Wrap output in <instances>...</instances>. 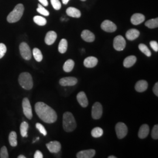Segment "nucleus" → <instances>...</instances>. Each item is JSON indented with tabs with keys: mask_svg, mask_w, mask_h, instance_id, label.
I'll use <instances>...</instances> for the list:
<instances>
[{
	"mask_svg": "<svg viewBox=\"0 0 158 158\" xmlns=\"http://www.w3.org/2000/svg\"><path fill=\"white\" fill-rule=\"evenodd\" d=\"M19 51L21 56L26 60H29L32 57V52L28 45L25 42H22L19 45Z\"/></svg>",
	"mask_w": 158,
	"mask_h": 158,
	"instance_id": "obj_5",
	"label": "nucleus"
},
{
	"mask_svg": "<svg viewBox=\"0 0 158 158\" xmlns=\"http://www.w3.org/2000/svg\"><path fill=\"white\" fill-rule=\"evenodd\" d=\"M140 32L136 29H131L126 33V38L130 40H134L139 37Z\"/></svg>",
	"mask_w": 158,
	"mask_h": 158,
	"instance_id": "obj_19",
	"label": "nucleus"
},
{
	"mask_svg": "<svg viewBox=\"0 0 158 158\" xmlns=\"http://www.w3.org/2000/svg\"><path fill=\"white\" fill-rule=\"evenodd\" d=\"M56 38V33L55 31H49L46 35L45 42L48 45H51L54 44Z\"/></svg>",
	"mask_w": 158,
	"mask_h": 158,
	"instance_id": "obj_17",
	"label": "nucleus"
},
{
	"mask_svg": "<svg viewBox=\"0 0 158 158\" xmlns=\"http://www.w3.org/2000/svg\"><path fill=\"white\" fill-rule=\"evenodd\" d=\"M152 137L153 139H158V125H156L153 127L152 131Z\"/></svg>",
	"mask_w": 158,
	"mask_h": 158,
	"instance_id": "obj_37",
	"label": "nucleus"
},
{
	"mask_svg": "<svg viewBox=\"0 0 158 158\" xmlns=\"http://www.w3.org/2000/svg\"><path fill=\"white\" fill-rule=\"evenodd\" d=\"M138 48H139V49L141 51L143 54H145L147 56L150 57L151 56V51L147 47V46L145 45V44H139L138 46Z\"/></svg>",
	"mask_w": 158,
	"mask_h": 158,
	"instance_id": "obj_32",
	"label": "nucleus"
},
{
	"mask_svg": "<svg viewBox=\"0 0 158 158\" xmlns=\"http://www.w3.org/2000/svg\"><path fill=\"white\" fill-rule=\"evenodd\" d=\"M29 125L27 122L23 121L20 126V132L23 137H28V130Z\"/></svg>",
	"mask_w": 158,
	"mask_h": 158,
	"instance_id": "obj_26",
	"label": "nucleus"
},
{
	"mask_svg": "<svg viewBox=\"0 0 158 158\" xmlns=\"http://www.w3.org/2000/svg\"><path fill=\"white\" fill-rule=\"evenodd\" d=\"M36 127L38 130H39V131L42 135H44V136L47 135V131L45 130V127H44V125H42L40 123H36Z\"/></svg>",
	"mask_w": 158,
	"mask_h": 158,
	"instance_id": "obj_36",
	"label": "nucleus"
},
{
	"mask_svg": "<svg viewBox=\"0 0 158 158\" xmlns=\"http://www.w3.org/2000/svg\"><path fill=\"white\" fill-rule=\"evenodd\" d=\"M23 112L25 117L29 119L32 118V110L31 103L28 98H24L23 100Z\"/></svg>",
	"mask_w": 158,
	"mask_h": 158,
	"instance_id": "obj_8",
	"label": "nucleus"
},
{
	"mask_svg": "<svg viewBox=\"0 0 158 158\" xmlns=\"http://www.w3.org/2000/svg\"><path fill=\"white\" fill-rule=\"evenodd\" d=\"M145 26L150 29L156 28L158 27V18H154L148 20L145 23Z\"/></svg>",
	"mask_w": 158,
	"mask_h": 158,
	"instance_id": "obj_28",
	"label": "nucleus"
},
{
	"mask_svg": "<svg viewBox=\"0 0 158 158\" xmlns=\"http://www.w3.org/2000/svg\"><path fill=\"white\" fill-rule=\"evenodd\" d=\"M136 62V57L135 56H129L127 57L124 60L123 65L125 68H129L132 67Z\"/></svg>",
	"mask_w": 158,
	"mask_h": 158,
	"instance_id": "obj_22",
	"label": "nucleus"
},
{
	"mask_svg": "<svg viewBox=\"0 0 158 158\" xmlns=\"http://www.w3.org/2000/svg\"><path fill=\"white\" fill-rule=\"evenodd\" d=\"M32 53H33V55H34L35 59L37 62H40L42 60L43 55H42V53L41 51H40L38 48H34Z\"/></svg>",
	"mask_w": 158,
	"mask_h": 158,
	"instance_id": "obj_29",
	"label": "nucleus"
},
{
	"mask_svg": "<svg viewBox=\"0 0 158 158\" xmlns=\"http://www.w3.org/2000/svg\"><path fill=\"white\" fill-rule=\"evenodd\" d=\"M148 86V85L147 81L142 80L138 81L136 83L135 89L136 91L142 93V92H143V91L147 90Z\"/></svg>",
	"mask_w": 158,
	"mask_h": 158,
	"instance_id": "obj_20",
	"label": "nucleus"
},
{
	"mask_svg": "<svg viewBox=\"0 0 158 158\" xmlns=\"http://www.w3.org/2000/svg\"><path fill=\"white\" fill-rule=\"evenodd\" d=\"M6 46L4 44L1 43L0 44V59L4 57L6 54Z\"/></svg>",
	"mask_w": 158,
	"mask_h": 158,
	"instance_id": "obj_38",
	"label": "nucleus"
},
{
	"mask_svg": "<svg viewBox=\"0 0 158 158\" xmlns=\"http://www.w3.org/2000/svg\"><path fill=\"white\" fill-rule=\"evenodd\" d=\"M34 21L40 26H44L47 23V21L45 18L38 15L34 17Z\"/></svg>",
	"mask_w": 158,
	"mask_h": 158,
	"instance_id": "obj_30",
	"label": "nucleus"
},
{
	"mask_svg": "<svg viewBox=\"0 0 158 158\" xmlns=\"http://www.w3.org/2000/svg\"><path fill=\"white\" fill-rule=\"evenodd\" d=\"M98 63V59L93 56L87 57L84 60V65L87 68H93L95 67Z\"/></svg>",
	"mask_w": 158,
	"mask_h": 158,
	"instance_id": "obj_18",
	"label": "nucleus"
},
{
	"mask_svg": "<svg viewBox=\"0 0 158 158\" xmlns=\"http://www.w3.org/2000/svg\"><path fill=\"white\" fill-rule=\"evenodd\" d=\"M76 122L73 114L70 112L64 113L63 116V127L64 130L67 132H72L76 128Z\"/></svg>",
	"mask_w": 158,
	"mask_h": 158,
	"instance_id": "obj_2",
	"label": "nucleus"
},
{
	"mask_svg": "<svg viewBox=\"0 0 158 158\" xmlns=\"http://www.w3.org/2000/svg\"><path fill=\"white\" fill-rule=\"evenodd\" d=\"M23 12L24 6L23 4H17L13 11L8 14L7 17V21L10 23H14L19 21L23 15Z\"/></svg>",
	"mask_w": 158,
	"mask_h": 158,
	"instance_id": "obj_3",
	"label": "nucleus"
},
{
	"mask_svg": "<svg viewBox=\"0 0 158 158\" xmlns=\"http://www.w3.org/2000/svg\"><path fill=\"white\" fill-rule=\"evenodd\" d=\"M108 158H116V157L115 156H109L108 157Z\"/></svg>",
	"mask_w": 158,
	"mask_h": 158,
	"instance_id": "obj_45",
	"label": "nucleus"
},
{
	"mask_svg": "<svg viewBox=\"0 0 158 158\" xmlns=\"http://www.w3.org/2000/svg\"><path fill=\"white\" fill-rule=\"evenodd\" d=\"M74 66V62L72 59L66 60L63 65V70L65 72H70L73 69Z\"/></svg>",
	"mask_w": 158,
	"mask_h": 158,
	"instance_id": "obj_24",
	"label": "nucleus"
},
{
	"mask_svg": "<svg viewBox=\"0 0 158 158\" xmlns=\"http://www.w3.org/2000/svg\"><path fill=\"white\" fill-rule=\"evenodd\" d=\"M39 139H40V138H36V140H39Z\"/></svg>",
	"mask_w": 158,
	"mask_h": 158,
	"instance_id": "obj_46",
	"label": "nucleus"
},
{
	"mask_svg": "<svg viewBox=\"0 0 158 158\" xmlns=\"http://www.w3.org/2000/svg\"><path fill=\"white\" fill-rule=\"evenodd\" d=\"M69 0H62L63 4L64 5H66L69 2Z\"/></svg>",
	"mask_w": 158,
	"mask_h": 158,
	"instance_id": "obj_43",
	"label": "nucleus"
},
{
	"mask_svg": "<svg viewBox=\"0 0 158 158\" xmlns=\"http://www.w3.org/2000/svg\"><path fill=\"white\" fill-rule=\"evenodd\" d=\"M153 93H154V94L156 95V96L158 97V83H156L155 85H154V87H153Z\"/></svg>",
	"mask_w": 158,
	"mask_h": 158,
	"instance_id": "obj_41",
	"label": "nucleus"
},
{
	"mask_svg": "<svg viewBox=\"0 0 158 158\" xmlns=\"http://www.w3.org/2000/svg\"><path fill=\"white\" fill-rule=\"evenodd\" d=\"M81 1H85V0H81Z\"/></svg>",
	"mask_w": 158,
	"mask_h": 158,
	"instance_id": "obj_47",
	"label": "nucleus"
},
{
	"mask_svg": "<svg viewBox=\"0 0 158 158\" xmlns=\"http://www.w3.org/2000/svg\"><path fill=\"white\" fill-rule=\"evenodd\" d=\"M46 147L51 153L59 152L61 149V144L59 142L51 141L46 144Z\"/></svg>",
	"mask_w": 158,
	"mask_h": 158,
	"instance_id": "obj_12",
	"label": "nucleus"
},
{
	"mask_svg": "<svg viewBox=\"0 0 158 158\" xmlns=\"http://www.w3.org/2000/svg\"><path fill=\"white\" fill-rule=\"evenodd\" d=\"M36 11L38 12H39L40 14L44 16L47 17L49 15V12L47 10H46L45 8L44 7V6L41 4H38Z\"/></svg>",
	"mask_w": 158,
	"mask_h": 158,
	"instance_id": "obj_33",
	"label": "nucleus"
},
{
	"mask_svg": "<svg viewBox=\"0 0 158 158\" xmlns=\"http://www.w3.org/2000/svg\"><path fill=\"white\" fill-rule=\"evenodd\" d=\"M0 157L1 158H9V155L8 153L7 149L5 146L2 147L0 151Z\"/></svg>",
	"mask_w": 158,
	"mask_h": 158,
	"instance_id": "obj_35",
	"label": "nucleus"
},
{
	"mask_svg": "<svg viewBox=\"0 0 158 158\" xmlns=\"http://www.w3.org/2000/svg\"><path fill=\"white\" fill-rule=\"evenodd\" d=\"M77 83V79L74 77H63L59 80V84L62 86H73Z\"/></svg>",
	"mask_w": 158,
	"mask_h": 158,
	"instance_id": "obj_11",
	"label": "nucleus"
},
{
	"mask_svg": "<svg viewBox=\"0 0 158 158\" xmlns=\"http://www.w3.org/2000/svg\"><path fill=\"white\" fill-rule=\"evenodd\" d=\"M67 49H68V41L65 39H62L60 40L59 44V47H58L59 52L60 53H64L67 51Z\"/></svg>",
	"mask_w": 158,
	"mask_h": 158,
	"instance_id": "obj_25",
	"label": "nucleus"
},
{
	"mask_svg": "<svg viewBox=\"0 0 158 158\" xmlns=\"http://www.w3.org/2000/svg\"><path fill=\"white\" fill-rule=\"evenodd\" d=\"M19 85L25 90H31L33 87V80L31 74L28 72H23L19 75L18 78Z\"/></svg>",
	"mask_w": 158,
	"mask_h": 158,
	"instance_id": "obj_4",
	"label": "nucleus"
},
{
	"mask_svg": "<svg viewBox=\"0 0 158 158\" xmlns=\"http://www.w3.org/2000/svg\"><path fill=\"white\" fill-rule=\"evenodd\" d=\"M77 100L82 107H87L89 105V101L85 92L81 91L77 95Z\"/></svg>",
	"mask_w": 158,
	"mask_h": 158,
	"instance_id": "obj_14",
	"label": "nucleus"
},
{
	"mask_svg": "<svg viewBox=\"0 0 158 158\" xmlns=\"http://www.w3.org/2000/svg\"><path fill=\"white\" fill-rule=\"evenodd\" d=\"M26 157L25 156H23V155H19V156H18V158H25Z\"/></svg>",
	"mask_w": 158,
	"mask_h": 158,
	"instance_id": "obj_44",
	"label": "nucleus"
},
{
	"mask_svg": "<svg viewBox=\"0 0 158 158\" xmlns=\"http://www.w3.org/2000/svg\"><path fill=\"white\" fill-rule=\"evenodd\" d=\"M103 135V130L100 127H96L91 131V135L94 138H99Z\"/></svg>",
	"mask_w": 158,
	"mask_h": 158,
	"instance_id": "obj_31",
	"label": "nucleus"
},
{
	"mask_svg": "<svg viewBox=\"0 0 158 158\" xmlns=\"http://www.w3.org/2000/svg\"><path fill=\"white\" fill-rule=\"evenodd\" d=\"M82 39L87 42H93L95 40V35L89 30H84L81 34Z\"/></svg>",
	"mask_w": 158,
	"mask_h": 158,
	"instance_id": "obj_16",
	"label": "nucleus"
},
{
	"mask_svg": "<svg viewBox=\"0 0 158 158\" xmlns=\"http://www.w3.org/2000/svg\"><path fill=\"white\" fill-rule=\"evenodd\" d=\"M40 2L41 3V4L43 6H48V0H39Z\"/></svg>",
	"mask_w": 158,
	"mask_h": 158,
	"instance_id": "obj_42",
	"label": "nucleus"
},
{
	"mask_svg": "<svg viewBox=\"0 0 158 158\" xmlns=\"http://www.w3.org/2000/svg\"><path fill=\"white\" fill-rule=\"evenodd\" d=\"M9 142L11 147H16L18 144L17 142V133L15 131H12L9 135Z\"/></svg>",
	"mask_w": 158,
	"mask_h": 158,
	"instance_id": "obj_27",
	"label": "nucleus"
},
{
	"mask_svg": "<svg viewBox=\"0 0 158 158\" xmlns=\"http://www.w3.org/2000/svg\"><path fill=\"white\" fill-rule=\"evenodd\" d=\"M66 12L69 17L73 18H80L81 17V12L78 9L74 7L68 8Z\"/></svg>",
	"mask_w": 158,
	"mask_h": 158,
	"instance_id": "obj_23",
	"label": "nucleus"
},
{
	"mask_svg": "<svg viewBox=\"0 0 158 158\" xmlns=\"http://www.w3.org/2000/svg\"><path fill=\"white\" fill-rule=\"evenodd\" d=\"M51 4L53 8L56 10H59L61 8V2L59 0H51Z\"/></svg>",
	"mask_w": 158,
	"mask_h": 158,
	"instance_id": "obj_34",
	"label": "nucleus"
},
{
	"mask_svg": "<svg viewBox=\"0 0 158 158\" xmlns=\"http://www.w3.org/2000/svg\"><path fill=\"white\" fill-rule=\"evenodd\" d=\"M102 107L100 102H95L91 110V116L94 119H98L102 117Z\"/></svg>",
	"mask_w": 158,
	"mask_h": 158,
	"instance_id": "obj_9",
	"label": "nucleus"
},
{
	"mask_svg": "<svg viewBox=\"0 0 158 158\" xmlns=\"http://www.w3.org/2000/svg\"><path fill=\"white\" fill-rule=\"evenodd\" d=\"M35 110L38 116L46 123H53L57 120V116L56 111L43 102H36L35 106Z\"/></svg>",
	"mask_w": 158,
	"mask_h": 158,
	"instance_id": "obj_1",
	"label": "nucleus"
},
{
	"mask_svg": "<svg viewBox=\"0 0 158 158\" xmlns=\"http://www.w3.org/2000/svg\"><path fill=\"white\" fill-rule=\"evenodd\" d=\"M145 17L143 14L139 13H136L131 17V22L134 25H138L143 23L145 21Z\"/></svg>",
	"mask_w": 158,
	"mask_h": 158,
	"instance_id": "obj_15",
	"label": "nucleus"
},
{
	"mask_svg": "<svg viewBox=\"0 0 158 158\" xmlns=\"http://www.w3.org/2000/svg\"><path fill=\"white\" fill-rule=\"evenodd\" d=\"M34 158H43L44 156L42 153L40 151H36V152L34 154Z\"/></svg>",
	"mask_w": 158,
	"mask_h": 158,
	"instance_id": "obj_40",
	"label": "nucleus"
},
{
	"mask_svg": "<svg viewBox=\"0 0 158 158\" xmlns=\"http://www.w3.org/2000/svg\"><path fill=\"white\" fill-rule=\"evenodd\" d=\"M115 131L118 139H123L128 133V128L123 123H118L115 126Z\"/></svg>",
	"mask_w": 158,
	"mask_h": 158,
	"instance_id": "obj_7",
	"label": "nucleus"
},
{
	"mask_svg": "<svg viewBox=\"0 0 158 158\" xmlns=\"http://www.w3.org/2000/svg\"><path fill=\"white\" fill-rule=\"evenodd\" d=\"M150 46L152 48L153 50L155 52H158V44L157 42L156 41H151L150 42Z\"/></svg>",
	"mask_w": 158,
	"mask_h": 158,
	"instance_id": "obj_39",
	"label": "nucleus"
},
{
	"mask_svg": "<svg viewBox=\"0 0 158 158\" xmlns=\"http://www.w3.org/2000/svg\"><path fill=\"white\" fill-rule=\"evenodd\" d=\"M126 46V41L124 38L121 36H117L113 42V46L114 48L117 51H123Z\"/></svg>",
	"mask_w": 158,
	"mask_h": 158,
	"instance_id": "obj_6",
	"label": "nucleus"
},
{
	"mask_svg": "<svg viewBox=\"0 0 158 158\" xmlns=\"http://www.w3.org/2000/svg\"><path fill=\"white\" fill-rule=\"evenodd\" d=\"M96 151L94 149H88L80 151L77 153L76 157L77 158H92L95 156Z\"/></svg>",
	"mask_w": 158,
	"mask_h": 158,
	"instance_id": "obj_13",
	"label": "nucleus"
},
{
	"mask_svg": "<svg viewBox=\"0 0 158 158\" xmlns=\"http://www.w3.org/2000/svg\"><path fill=\"white\" fill-rule=\"evenodd\" d=\"M149 133V127L147 124H143L140 127L138 132V136L141 139L147 138Z\"/></svg>",
	"mask_w": 158,
	"mask_h": 158,
	"instance_id": "obj_21",
	"label": "nucleus"
},
{
	"mask_svg": "<svg viewBox=\"0 0 158 158\" xmlns=\"http://www.w3.org/2000/svg\"><path fill=\"white\" fill-rule=\"evenodd\" d=\"M102 29L107 32H114L117 30L116 25L109 20H105L101 25Z\"/></svg>",
	"mask_w": 158,
	"mask_h": 158,
	"instance_id": "obj_10",
	"label": "nucleus"
}]
</instances>
